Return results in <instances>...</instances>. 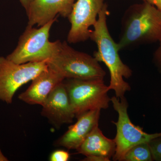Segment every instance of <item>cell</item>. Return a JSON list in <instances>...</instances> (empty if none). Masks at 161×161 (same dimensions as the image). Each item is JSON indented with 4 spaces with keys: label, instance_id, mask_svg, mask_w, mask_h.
Here are the masks:
<instances>
[{
    "label": "cell",
    "instance_id": "2e32d148",
    "mask_svg": "<svg viewBox=\"0 0 161 161\" xmlns=\"http://www.w3.org/2000/svg\"><path fill=\"white\" fill-rule=\"evenodd\" d=\"M70 158V154L68 151L62 150H55L50 156V161H68Z\"/></svg>",
    "mask_w": 161,
    "mask_h": 161
},
{
    "label": "cell",
    "instance_id": "4fadbf2b",
    "mask_svg": "<svg viewBox=\"0 0 161 161\" xmlns=\"http://www.w3.org/2000/svg\"><path fill=\"white\" fill-rule=\"evenodd\" d=\"M116 145L114 139L105 136L97 126L77 149L78 153L87 156H99L110 159L115 154Z\"/></svg>",
    "mask_w": 161,
    "mask_h": 161
},
{
    "label": "cell",
    "instance_id": "6da1fadb",
    "mask_svg": "<svg viewBox=\"0 0 161 161\" xmlns=\"http://www.w3.org/2000/svg\"><path fill=\"white\" fill-rule=\"evenodd\" d=\"M109 14L107 4L98 14V19L91 31L90 38L96 43L97 51L93 57L98 62L105 64L109 71V90L115 92L118 98L124 97L131 90L130 85L124 80L132 75V69L125 64L119 56L118 44L110 35L107 25V17Z\"/></svg>",
    "mask_w": 161,
    "mask_h": 161
},
{
    "label": "cell",
    "instance_id": "ba28073f",
    "mask_svg": "<svg viewBox=\"0 0 161 161\" xmlns=\"http://www.w3.org/2000/svg\"><path fill=\"white\" fill-rule=\"evenodd\" d=\"M106 4L105 0H76L68 18L71 24L68 43H76L89 39L90 27L96 23Z\"/></svg>",
    "mask_w": 161,
    "mask_h": 161
},
{
    "label": "cell",
    "instance_id": "44dd1931",
    "mask_svg": "<svg viewBox=\"0 0 161 161\" xmlns=\"http://www.w3.org/2000/svg\"><path fill=\"white\" fill-rule=\"evenodd\" d=\"M9 161L8 158L3 154L2 150H1V147H0V161Z\"/></svg>",
    "mask_w": 161,
    "mask_h": 161
},
{
    "label": "cell",
    "instance_id": "ffe728a7",
    "mask_svg": "<svg viewBox=\"0 0 161 161\" xmlns=\"http://www.w3.org/2000/svg\"><path fill=\"white\" fill-rule=\"evenodd\" d=\"M32 1L33 0H19L21 5L24 7L26 11L28 9V7Z\"/></svg>",
    "mask_w": 161,
    "mask_h": 161
},
{
    "label": "cell",
    "instance_id": "d6986e66",
    "mask_svg": "<svg viewBox=\"0 0 161 161\" xmlns=\"http://www.w3.org/2000/svg\"><path fill=\"white\" fill-rule=\"evenodd\" d=\"M83 161H109V159L99 156H87Z\"/></svg>",
    "mask_w": 161,
    "mask_h": 161
},
{
    "label": "cell",
    "instance_id": "52a82bcc",
    "mask_svg": "<svg viewBox=\"0 0 161 161\" xmlns=\"http://www.w3.org/2000/svg\"><path fill=\"white\" fill-rule=\"evenodd\" d=\"M47 68V61L19 64L0 57V101L11 103L20 87Z\"/></svg>",
    "mask_w": 161,
    "mask_h": 161
},
{
    "label": "cell",
    "instance_id": "9c48e42d",
    "mask_svg": "<svg viewBox=\"0 0 161 161\" xmlns=\"http://www.w3.org/2000/svg\"><path fill=\"white\" fill-rule=\"evenodd\" d=\"M42 107L41 114L56 129L64 124L72 123L75 117L63 81L55 88Z\"/></svg>",
    "mask_w": 161,
    "mask_h": 161
},
{
    "label": "cell",
    "instance_id": "e0dca14e",
    "mask_svg": "<svg viewBox=\"0 0 161 161\" xmlns=\"http://www.w3.org/2000/svg\"><path fill=\"white\" fill-rule=\"evenodd\" d=\"M159 45L156 50L153 54V61L158 70L161 72V40H160Z\"/></svg>",
    "mask_w": 161,
    "mask_h": 161
},
{
    "label": "cell",
    "instance_id": "9a60e30c",
    "mask_svg": "<svg viewBox=\"0 0 161 161\" xmlns=\"http://www.w3.org/2000/svg\"><path fill=\"white\" fill-rule=\"evenodd\" d=\"M148 144L153 160L161 161V136L153 139Z\"/></svg>",
    "mask_w": 161,
    "mask_h": 161
},
{
    "label": "cell",
    "instance_id": "3957f363",
    "mask_svg": "<svg viewBox=\"0 0 161 161\" xmlns=\"http://www.w3.org/2000/svg\"><path fill=\"white\" fill-rule=\"evenodd\" d=\"M57 18L40 28L26 26L19 39L14 50L6 57L13 62L19 64L29 62H42L51 60L60 47V40L49 41L51 28Z\"/></svg>",
    "mask_w": 161,
    "mask_h": 161
},
{
    "label": "cell",
    "instance_id": "7a4b0ae2",
    "mask_svg": "<svg viewBox=\"0 0 161 161\" xmlns=\"http://www.w3.org/2000/svg\"><path fill=\"white\" fill-rule=\"evenodd\" d=\"M161 40V13L144 2L130 6L121 21L118 44L119 50Z\"/></svg>",
    "mask_w": 161,
    "mask_h": 161
},
{
    "label": "cell",
    "instance_id": "277c9868",
    "mask_svg": "<svg viewBox=\"0 0 161 161\" xmlns=\"http://www.w3.org/2000/svg\"><path fill=\"white\" fill-rule=\"evenodd\" d=\"M47 64L65 79H104L106 74L94 57L74 49L66 41Z\"/></svg>",
    "mask_w": 161,
    "mask_h": 161
},
{
    "label": "cell",
    "instance_id": "8992f818",
    "mask_svg": "<svg viewBox=\"0 0 161 161\" xmlns=\"http://www.w3.org/2000/svg\"><path fill=\"white\" fill-rule=\"evenodd\" d=\"M111 102L118 115L117 121H112L117 130L114 139L116 149L113 160L122 161L124 156L132 147L142 143H149L153 139L161 136V132L149 134L144 132L141 127L132 123L128 115L129 104L125 97L118 98L113 96Z\"/></svg>",
    "mask_w": 161,
    "mask_h": 161
},
{
    "label": "cell",
    "instance_id": "7c38bea8",
    "mask_svg": "<svg viewBox=\"0 0 161 161\" xmlns=\"http://www.w3.org/2000/svg\"><path fill=\"white\" fill-rule=\"evenodd\" d=\"M64 78L48 67L31 80L29 87L20 94L19 98L30 105L42 106L50 94Z\"/></svg>",
    "mask_w": 161,
    "mask_h": 161
},
{
    "label": "cell",
    "instance_id": "ac0fdd59",
    "mask_svg": "<svg viewBox=\"0 0 161 161\" xmlns=\"http://www.w3.org/2000/svg\"><path fill=\"white\" fill-rule=\"evenodd\" d=\"M155 7L161 13V0H143Z\"/></svg>",
    "mask_w": 161,
    "mask_h": 161
},
{
    "label": "cell",
    "instance_id": "5b68a950",
    "mask_svg": "<svg viewBox=\"0 0 161 161\" xmlns=\"http://www.w3.org/2000/svg\"><path fill=\"white\" fill-rule=\"evenodd\" d=\"M63 83L76 118L88 111L108 108L109 90L104 79H65Z\"/></svg>",
    "mask_w": 161,
    "mask_h": 161
},
{
    "label": "cell",
    "instance_id": "8fae6325",
    "mask_svg": "<svg viewBox=\"0 0 161 161\" xmlns=\"http://www.w3.org/2000/svg\"><path fill=\"white\" fill-rule=\"evenodd\" d=\"M100 112V110H92L78 116L76 123L55 142V146L77 150L94 128L98 126Z\"/></svg>",
    "mask_w": 161,
    "mask_h": 161
},
{
    "label": "cell",
    "instance_id": "5bb4252c",
    "mask_svg": "<svg viewBox=\"0 0 161 161\" xmlns=\"http://www.w3.org/2000/svg\"><path fill=\"white\" fill-rule=\"evenodd\" d=\"M152 154L148 143L136 145L127 151L122 161H152Z\"/></svg>",
    "mask_w": 161,
    "mask_h": 161
},
{
    "label": "cell",
    "instance_id": "30bf717a",
    "mask_svg": "<svg viewBox=\"0 0 161 161\" xmlns=\"http://www.w3.org/2000/svg\"><path fill=\"white\" fill-rule=\"evenodd\" d=\"M76 0H33L26 10L28 26H42L60 15L68 18Z\"/></svg>",
    "mask_w": 161,
    "mask_h": 161
}]
</instances>
